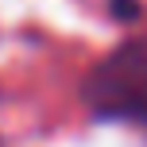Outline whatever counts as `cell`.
I'll return each instance as SVG.
<instances>
[{"label":"cell","instance_id":"obj_1","mask_svg":"<svg viewBox=\"0 0 147 147\" xmlns=\"http://www.w3.org/2000/svg\"><path fill=\"white\" fill-rule=\"evenodd\" d=\"M85 105L97 120L147 128V43H124L85 78Z\"/></svg>","mask_w":147,"mask_h":147}]
</instances>
